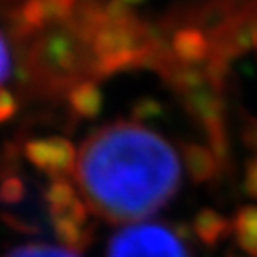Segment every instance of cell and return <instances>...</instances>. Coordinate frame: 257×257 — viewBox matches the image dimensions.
<instances>
[{
  "label": "cell",
  "mask_w": 257,
  "mask_h": 257,
  "mask_svg": "<svg viewBox=\"0 0 257 257\" xmlns=\"http://www.w3.org/2000/svg\"><path fill=\"white\" fill-rule=\"evenodd\" d=\"M74 181L88 210L105 221H139L162 210L181 187V158L138 120L93 130L76 153Z\"/></svg>",
  "instance_id": "obj_1"
},
{
  "label": "cell",
  "mask_w": 257,
  "mask_h": 257,
  "mask_svg": "<svg viewBox=\"0 0 257 257\" xmlns=\"http://www.w3.org/2000/svg\"><path fill=\"white\" fill-rule=\"evenodd\" d=\"M107 257H191L175 227L134 223L116 230L107 244Z\"/></svg>",
  "instance_id": "obj_2"
},
{
  "label": "cell",
  "mask_w": 257,
  "mask_h": 257,
  "mask_svg": "<svg viewBox=\"0 0 257 257\" xmlns=\"http://www.w3.org/2000/svg\"><path fill=\"white\" fill-rule=\"evenodd\" d=\"M25 156L31 160L40 174H46L54 179H67L74 175L76 151L65 139H35L25 145Z\"/></svg>",
  "instance_id": "obj_3"
},
{
  "label": "cell",
  "mask_w": 257,
  "mask_h": 257,
  "mask_svg": "<svg viewBox=\"0 0 257 257\" xmlns=\"http://www.w3.org/2000/svg\"><path fill=\"white\" fill-rule=\"evenodd\" d=\"M170 52L175 61H179V63L202 67L211 57V40L200 29L193 27V25H185L172 35Z\"/></svg>",
  "instance_id": "obj_4"
},
{
  "label": "cell",
  "mask_w": 257,
  "mask_h": 257,
  "mask_svg": "<svg viewBox=\"0 0 257 257\" xmlns=\"http://www.w3.org/2000/svg\"><path fill=\"white\" fill-rule=\"evenodd\" d=\"M181 158L194 183H210L219 175L221 164L210 147L200 143H185L181 147Z\"/></svg>",
  "instance_id": "obj_5"
},
{
  "label": "cell",
  "mask_w": 257,
  "mask_h": 257,
  "mask_svg": "<svg viewBox=\"0 0 257 257\" xmlns=\"http://www.w3.org/2000/svg\"><path fill=\"white\" fill-rule=\"evenodd\" d=\"M194 236L208 248H217L223 240L232 232V221L221 215L217 210L202 208L193 217Z\"/></svg>",
  "instance_id": "obj_6"
},
{
  "label": "cell",
  "mask_w": 257,
  "mask_h": 257,
  "mask_svg": "<svg viewBox=\"0 0 257 257\" xmlns=\"http://www.w3.org/2000/svg\"><path fill=\"white\" fill-rule=\"evenodd\" d=\"M236 10L238 8H234L229 0H210L208 4H204L194 12L191 25L200 29L208 37H213L232 19Z\"/></svg>",
  "instance_id": "obj_7"
},
{
  "label": "cell",
  "mask_w": 257,
  "mask_h": 257,
  "mask_svg": "<svg viewBox=\"0 0 257 257\" xmlns=\"http://www.w3.org/2000/svg\"><path fill=\"white\" fill-rule=\"evenodd\" d=\"M232 234L238 248L249 257H257V206H244L232 219Z\"/></svg>",
  "instance_id": "obj_8"
},
{
  "label": "cell",
  "mask_w": 257,
  "mask_h": 257,
  "mask_svg": "<svg viewBox=\"0 0 257 257\" xmlns=\"http://www.w3.org/2000/svg\"><path fill=\"white\" fill-rule=\"evenodd\" d=\"M67 101L71 105L73 112L80 114L84 118H92L101 110L103 97L101 92H99V86L95 82H88L78 86L74 92H71Z\"/></svg>",
  "instance_id": "obj_9"
},
{
  "label": "cell",
  "mask_w": 257,
  "mask_h": 257,
  "mask_svg": "<svg viewBox=\"0 0 257 257\" xmlns=\"http://www.w3.org/2000/svg\"><path fill=\"white\" fill-rule=\"evenodd\" d=\"M6 257H80V253L54 244H25L12 249Z\"/></svg>",
  "instance_id": "obj_10"
},
{
  "label": "cell",
  "mask_w": 257,
  "mask_h": 257,
  "mask_svg": "<svg viewBox=\"0 0 257 257\" xmlns=\"http://www.w3.org/2000/svg\"><path fill=\"white\" fill-rule=\"evenodd\" d=\"M162 114V105L151 97H145L134 107V120L138 122H143V120L149 118H158Z\"/></svg>",
  "instance_id": "obj_11"
},
{
  "label": "cell",
  "mask_w": 257,
  "mask_h": 257,
  "mask_svg": "<svg viewBox=\"0 0 257 257\" xmlns=\"http://www.w3.org/2000/svg\"><path fill=\"white\" fill-rule=\"evenodd\" d=\"M244 193L257 200V156H251L244 166Z\"/></svg>",
  "instance_id": "obj_12"
},
{
  "label": "cell",
  "mask_w": 257,
  "mask_h": 257,
  "mask_svg": "<svg viewBox=\"0 0 257 257\" xmlns=\"http://www.w3.org/2000/svg\"><path fill=\"white\" fill-rule=\"evenodd\" d=\"M242 143L255 153L257 156V116H244V124H242V132H240Z\"/></svg>",
  "instance_id": "obj_13"
},
{
  "label": "cell",
  "mask_w": 257,
  "mask_h": 257,
  "mask_svg": "<svg viewBox=\"0 0 257 257\" xmlns=\"http://www.w3.org/2000/svg\"><path fill=\"white\" fill-rule=\"evenodd\" d=\"M10 73H12V55H10V48L6 40L0 33V92L4 90L2 86L8 80Z\"/></svg>",
  "instance_id": "obj_14"
},
{
  "label": "cell",
  "mask_w": 257,
  "mask_h": 257,
  "mask_svg": "<svg viewBox=\"0 0 257 257\" xmlns=\"http://www.w3.org/2000/svg\"><path fill=\"white\" fill-rule=\"evenodd\" d=\"M246 6H248V10L251 12V16L257 23V0H249V2H246Z\"/></svg>",
  "instance_id": "obj_15"
},
{
  "label": "cell",
  "mask_w": 257,
  "mask_h": 257,
  "mask_svg": "<svg viewBox=\"0 0 257 257\" xmlns=\"http://www.w3.org/2000/svg\"><path fill=\"white\" fill-rule=\"evenodd\" d=\"M120 2H124L126 6H130V8H132V6H138V4L145 2V0H120Z\"/></svg>",
  "instance_id": "obj_16"
},
{
  "label": "cell",
  "mask_w": 257,
  "mask_h": 257,
  "mask_svg": "<svg viewBox=\"0 0 257 257\" xmlns=\"http://www.w3.org/2000/svg\"><path fill=\"white\" fill-rule=\"evenodd\" d=\"M23 2H25V0H21V2H19V4H23ZM19 4H18V6H19ZM18 6H16V8H18Z\"/></svg>",
  "instance_id": "obj_17"
},
{
  "label": "cell",
  "mask_w": 257,
  "mask_h": 257,
  "mask_svg": "<svg viewBox=\"0 0 257 257\" xmlns=\"http://www.w3.org/2000/svg\"><path fill=\"white\" fill-rule=\"evenodd\" d=\"M229 2H232V0H229Z\"/></svg>",
  "instance_id": "obj_18"
},
{
  "label": "cell",
  "mask_w": 257,
  "mask_h": 257,
  "mask_svg": "<svg viewBox=\"0 0 257 257\" xmlns=\"http://www.w3.org/2000/svg\"><path fill=\"white\" fill-rule=\"evenodd\" d=\"M229 257H232V255H229Z\"/></svg>",
  "instance_id": "obj_19"
}]
</instances>
